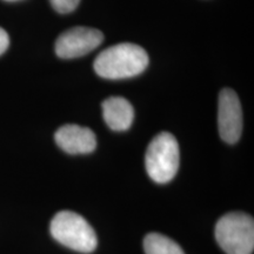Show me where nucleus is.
I'll list each match as a JSON object with an SVG mask.
<instances>
[{
	"instance_id": "nucleus-9",
	"label": "nucleus",
	"mask_w": 254,
	"mask_h": 254,
	"mask_svg": "<svg viewBox=\"0 0 254 254\" xmlns=\"http://www.w3.org/2000/svg\"><path fill=\"white\" fill-rule=\"evenodd\" d=\"M146 254H185L176 241L160 233H150L144 239Z\"/></svg>"
},
{
	"instance_id": "nucleus-2",
	"label": "nucleus",
	"mask_w": 254,
	"mask_h": 254,
	"mask_svg": "<svg viewBox=\"0 0 254 254\" xmlns=\"http://www.w3.org/2000/svg\"><path fill=\"white\" fill-rule=\"evenodd\" d=\"M51 234L58 243L80 253H92L97 249V234L80 214L62 211L51 221Z\"/></svg>"
},
{
	"instance_id": "nucleus-8",
	"label": "nucleus",
	"mask_w": 254,
	"mask_h": 254,
	"mask_svg": "<svg viewBox=\"0 0 254 254\" xmlns=\"http://www.w3.org/2000/svg\"><path fill=\"white\" fill-rule=\"evenodd\" d=\"M105 123L113 131H126L134 120V109L123 97H111L101 105Z\"/></svg>"
},
{
	"instance_id": "nucleus-7",
	"label": "nucleus",
	"mask_w": 254,
	"mask_h": 254,
	"mask_svg": "<svg viewBox=\"0 0 254 254\" xmlns=\"http://www.w3.org/2000/svg\"><path fill=\"white\" fill-rule=\"evenodd\" d=\"M57 145L68 154H87L97 147V136L87 127L67 124L56 132Z\"/></svg>"
},
{
	"instance_id": "nucleus-1",
	"label": "nucleus",
	"mask_w": 254,
	"mask_h": 254,
	"mask_svg": "<svg viewBox=\"0 0 254 254\" xmlns=\"http://www.w3.org/2000/svg\"><path fill=\"white\" fill-rule=\"evenodd\" d=\"M148 65V56L141 46L131 43L118 44L99 53L94 71L105 79H125L140 74Z\"/></svg>"
},
{
	"instance_id": "nucleus-5",
	"label": "nucleus",
	"mask_w": 254,
	"mask_h": 254,
	"mask_svg": "<svg viewBox=\"0 0 254 254\" xmlns=\"http://www.w3.org/2000/svg\"><path fill=\"white\" fill-rule=\"evenodd\" d=\"M103 32L93 27L77 26L60 34L56 41L59 58L73 59L90 53L103 43Z\"/></svg>"
},
{
	"instance_id": "nucleus-12",
	"label": "nucleus",
	"mask_w": 254,
	"mask_h": 254,
	"mask_svg": "<svg viewBox=\"0 0 254 254\" xmlns=\"http://www.w3.org/2000/svg\"><path fill=\"white\" fill-rule=\"evenodd\" d=\"M5 1H18V0H5Z\"/></svg>"
},
{
	"instance_id": "nucleus-4",
	"label": "nucleus",
	"mask_w": 254,
	"mask_h": 254,
	"mask_svg": "<svg viewBox=\"0 0 254 254\" xmlns=\"http://www.w3.org/2000/svg\"><path fill=\"white\" fill-rule=\"evenodd\" d=\"M180 152L176 136L161 132L148 145L145 154V166L148 176L158 184H166L176 177L179 170Z\"/></svg>"
},
{
	"instance_id": "nucleus-6",
	"label": "nucleus",
	"mask_w": 254,
	"mask_h": 254,
	"mask_svg": "<svg viewBox=\"0 0 254 254\" xmlns=\"http://www.w3.org/2000/svg\"><path fill=\"white\" fill-rule=\"evenodd\" d=\"M218 127L220 138L227 144H236L243 132V110L239 98L231 88L219 94Z\"/></svg>"
},
{
	"instance_id": "nucleus-10",
	"label": "nucleus",
	"mask_w": 254,
	"mask_h": 254,
	"mask_svg": "<svg viewBox=\"0 0 254 254\" xmlns=\"http://www.w3.org/2000/svg\"><path fill=\"white\" fill-rule=\"evenodd\" d=\"M50 1L57 12L66 14L74 11L80 0H50Z\"/></svg>"
},
{
	"instance_id": "nucleus-11",
	"label": "nucleus",
	"mask_w": 254,
	"mask_h": 254,
	"mask_svg": "<svg viewBox=\"0 0 254 254\" xmlns=\"http://www.w3.org/2000/svg\"><path fill=\"white\" fill-rule=\"evenodd\" d=\"M9 45V38L7 32H6L4 28L0 27V55L5 52L7 50Z\"/></svg>"
},
{
	"instance_id": "nucleus-3",
	"label": "nucleus",
	"mask_w": 254,
	"mask_h": 254,
	"mask_svg": "<svg viewBox=\"0 0 254 254\" xmlns=\"http://www.w3.org/2000/svg\"><path fill=\"white\" fill-rule=\"evenodd\" d=\"M215 239L226 254H252L254 250V221L243 212H231L215 225Z\"/></svg>"
}]
</instances>
